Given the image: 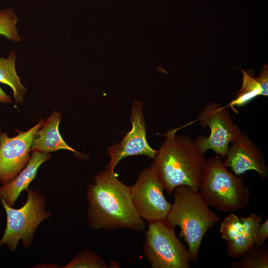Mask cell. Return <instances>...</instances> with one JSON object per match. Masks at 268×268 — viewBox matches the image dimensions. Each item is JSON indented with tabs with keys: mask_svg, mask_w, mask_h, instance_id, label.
Masks as SVG:
<instances>
[{
	"mask_svg": "<svg viewBox=\"0 0 268 268\" xmlns=\"http://www.w3.org/2000/svg\"><path fill=\"white\" fill-rule=\"evenodd\" d=\"M114 170L105 169L94 176L86 193L88 222L92 229H129L145 231L144 220L132 201L131 187L118 178Z\"/></svg>",
	"mask_w": 268,
	"mask_h": 268,
	"instance_id": "6da1fadb",
	"label": "cell"
},
{
	"mask_svg": "<svg viewBox=\"0 0 268 268\" xmlns=\"http://www.w3.org/2000/svg\"><path fill=\"white\" fill-rule=\"evenodd\" d=\"M178 129L163 134L164 140L149 167L169 194L181 185L199 190L206 159L192 138L177 135Z\"/></svg>",
	"mask_w": 268,
	"mask_h": 268,
	"instance_id": "7a4b0ae2",
	"label": "cell"
},
{
	"mask_svg": "<svg viewBox=\"0 0 268 268\" xmlns=\"http://www.w3.org/2000/svg\"><path fill=\"white\" fill-rule=\"evenodd\" d=\"M172 193L174 203L166 218L172 226L179 227V238L187 243L190 261L195 263L204 236L220 217L210 209L199 191L181 185Z\"/></svg>",
	"mask_w": 268,
	"mask_h": 268,
	"instance_id": "3957f363",
	"label": "cell"
},
{
	"mask_svg": "<svg viewBox=\"0 0 268 268\" xmlns=\"http://www.w3.org/2000/svg\"><path fill=\"white\" fill-rule=\"evenodd\" d=\"M198 191L209 206L221 212H236L250 202L244 178L229 171L217 155L206 159Z\"/></svg>",
	"mask_w": 268,
	"mask_h": 268,
	"instance_id": "277c9868",
	"label": "cell"
},
{
	"mask_svg": "<svg viewBox=\"0 0 268 268\" xmlns=\"http://www.w3.org/2000/svg\"><path fill=\"white\" fill-rule=\"evenodd\" d=\"M27 192V201L18 209L12 208L1 199L6 212L7 224L0 240V247L6 245L11 251H14L20 240L25 247H30L38 225L51 215L45 210L46 199L42 194L31 188Z\"/></svg>",
	"mask_w": 268,
	"mask_h": 268,
	"instance_id": "5b68a950",
	"label": "cell"
},
{
	"mask_svg": "<svg viewBox=\"0 0 268 268\" xmlns=\"http://www.w3.org/2000/svg\"><path fill=\"white\" fill-rule=\"evenodd\" d=\"M143 252L152 268H190L188 250L166 218L148 223Z\"/></svg>",
	"mask_w": 268,
	"mask_h": 268,
	"instance_id": "8992f818",
	"label": "cell"
},
{
	"mask_svg": "<svg viewBox=\"0 0 268 268\" xmlns=\"http://www.w3.org/2000/svg\"><path fill=\"white\" fill-rule=\"evenodd\" d=\"M198 120L203 128L208 127L210 133L208 137L198 136L195 140L204 153L212 150L217 155L225 157L230 143L236 140L242 132L234 124L227 108L210 102L200 112Z\"/></svg>",
	"mask_w": 268,
	"mask_h": 268,
	"instance_id": "52a82bcc",
	"label": "cell"
},
{
	"mask_svg": "<svg viewBox=\"0 0 268 268\" xmlns=\"http://www.w3.org/2000/svg\"><path fill=\"white\" fill-rule=\"evenodd\" d=\"M163 187L150 168L143 169L131 186L133 204L140 216L148 223L164 219L172 204L163 194Z\"/></svg>",
	"mask_w": 268,
	"mask_h": 268,
	"instance_id": "ba28073f",
	"label": "cell"
},
{
	"mask_svg": "<svg viewBox=\"0 0 268 268\" xmlns=\"http://www.w3.org/2000/svg\"><path fill=\"white\" fill-rule=\"evenodd\" d=\"M44 122L40 119L27 131H19L12 137L0 130V182L3 185L12 180L28 163L33 140Z\"/></svg>",
	"mask_w": 268,
	"mask_h": 268,
	"instance_id": "9c48e42d",
	"label": "cell"
},
{
	"mask_svg": "<svg viewBox=\"0 0 268 268\" xmlns=\"http://www.w3.org/2000/svg\"><path fill=\"white\" fill-rule=\"evenodd\" d=\"M143 108L142 103L138 100L133 103L130 116L132 129L120 142L108 148L110 160L105 169L114 170L121 160L130 156L144 155L153 159L156 155L158 150L151 147L146 139Z\"/></svg>",
	"mask_w": 268,
	"mask_h": 268,
	"instance_id": "30bf717a",
	"label": "cell"
},
{
	"mask_svg": "<svg viewBox=\"0 0 268 268\" xmlns=\"http://www.w3.org/2000/svg\"><path fill=\"white\" fill-rule=\"evenodd\" d=\"M261 215L252 213L247 217L231 213L225 217L219 229L222 238L227 242L226 252L231 258H240L254 245Z\"/></svg>",
	"mask_w": 268,
	"mask_h": 268,
	"instance_id": "8fae6325",
	"label": "cell"
},
{
	"mask_svg": "<svg viewBox=\"0 0 268 268\" xmlns=\"http://www.w3.org/2000/svg\"><path fill=\"white\" fill-rule=\"evenodd\" d=\"M225 156L224 166L237 176L249 170L256 171L263 179L268 175V166L262 152L243 133L229 145Z\"/></svg>",
	"mask_w": 268,
	"mask_h": 268,
	"instance_id": "7c38bea8",
	"label": "cell"
},
{
	"mask_svg": "<svg viewBox=\"0 0 268 268\" xmlns=\"http://www.w3.org/2000/svg\"><path fill=\"white\" fill-rule=\"evenodd\" d=\"M51 156L37 151H32L26 167L8 183L0 188V197L9 206H13L19 195L28 187L35 178L39 167Z\"/></svg>",
	"mask_w": 268,
	"mask_h": 268,
	"instance_id": "4fadbf2b",
	"label": "cell"
},
{
	"mask_svg": "<svg viewBox=\"0 0 268 268\" xmlns=\"http://www.w3.org/2000/svg\"><path fill=\"white\" fill-rule=\"evenodd\" d=\"M61 116L60 112L55 111L44 122L33 140L31 151L49 154L59 149H66L77 156L82 155L62 138L59 130Z\"/></svg>",
	"mask_w": 268,
	"mask_h": 268,
	"instance_id": "5bb4252c",
	"label": "cell"
},
{
	"mask_svg": "<svg viewBox=\"0 0 268 268\" xmlns=\"http://www.w3.org/2000/svg\"><path fill=\"white\" fill-rule=\"evenodd\" d=\"M16 55L11 51L6 58H0V82L8 85L12 90L15 103L21 104L26 88L21 83L15 68Z\"/></svg>",
	"mask_w": 268,
	"mask_h": 268,
	"instance_id": "9a60e30c",
	"label": "cell"
},
{
	"mask_svg": "<svg viewBox=\"0 0 268 268\" xmlns=\"http://www.w3.org/2000/svg\"><path fill=\"white\" fill-rule=\"evenodd\" d=\"M238 261H232L233 268H268V247L266 245H254Z\"/></svg>",
	"mask_w": 268,
	"mask_h": 268,
	"instance_id": "2e32d148",
	"label": "cell"
},
{
	"mask_svg": "<svg viewBox=\"0 0 268 268\" xmlns=\"http://www.w3.org/2000/svg\"><path fill=\"white\" fill-rule=\"evenodd\" d=\"M241 71L243 74L242 87L235 98L228 104L233 111L236 110L235 107L244 106L257 96L261 95V88L256 78L246 71Z\"/></svg>",
	"mask_w": 268,
	"mask_h": 268,
	"instance_id": "e0dca14e",
	"label": "cell"
},
{
	"mask_svg": "<svg viewBox=\"0 0 268 268\" xmlns=\"http://www.w3.org/2000/svg\"><path fill=\"white\" fill-rule=\"evenodd\" d=\"M18 17L13 9L0 10V36L18 42L21 39L16 28Z\"/></svg>",
	"mask_w": 268,
	"mask_h": 268,
	"instance_id": "ac0fdd59",
	"label": "cell"
},
{
	"mask_svg": "<svg viewBox=\"0 0 268 268\" xmlns=\"http://www.w3.org/2000/svg\"><path fill=\"white\" fill-rule=\"evenodd\" d=\"M66 268H107V264L96 254L83 250L65 266Z\"/></svg>",
	"mask_w": 268,
	"mask_h": 268,
	"instance_id": "d6986e66",
	"label": "cell"
},
{
	"mask_svg": "<svg viewBox=\"0 0 268 268\" xmlns=\"http://www.w3.org/2000/svg\"><path fill=\"white\" fill-rule=\"evenodd\" d=\"M268 238V219L260 225L257 231L254 245H263Z\"/></svg>",
	"mask_w": 268,
	"mask_h": 268,
	"instance_id": "ffe728a7",
	"label": "cell"
},
{
	"mask_svg": "<svg viewBox=\"0 0 268 268\" xmlns=\"http://www.w3.org/2000/svg\"><path fill=\"white\" fill-rule=\"evenodd\" d=\"M256 79L260 85L262 90L261 95L267 96L268 95V68L267 65H265L260 75L256 78Z\"/></svg>",
	"mask_w": 268,
	"mask_h": 268,
	"instance_id": "44dd1931",
	"label": "cell"
},
{
	"mask_svg": "<svg viewBox=\"0 0 268 268\" xmlns=\"http://www.w3.org/2000/svg\"><path fill=\"white\" fill-rule=\"evenodd\" d=\"M11 102V98L0 87V103L5 104Z\"/></svg>",
	"mask_w": 268,
	"mask_h": 268,
	"instance_id": "7402d4cb",
	"label": "cell"
}]
</instances>
